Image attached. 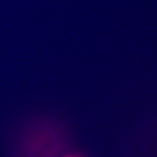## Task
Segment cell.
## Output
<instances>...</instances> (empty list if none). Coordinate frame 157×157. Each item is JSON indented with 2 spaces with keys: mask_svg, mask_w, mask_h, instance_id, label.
<instances>
[{
  "mask_svg": "<svg viewBox=\"0 0 157 157\" xmlns=\"http://www.w3.org/2000/svg\"><path fill=\"white\" fill-rule=\"evenodd\" d=\"M68 157H71V156H68Z\"/></svg>",
  "mask_w": 157,
  "mask_h": 157,
  "instance_id": "1",
  "label": "cell"
}]
</instances>
